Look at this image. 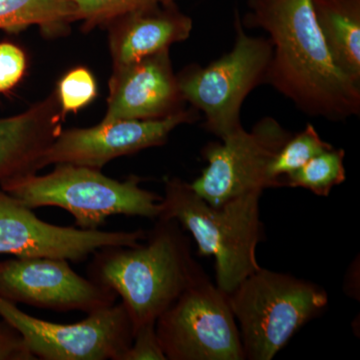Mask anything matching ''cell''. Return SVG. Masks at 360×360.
Returning <instances> with one entry per match:
<instances>
[{
    "instance_id": "cell-20",
    "label": "cell",
    "mask_w": 360,
    "mask_h": 360,
    "mask_svg": "<svg viewBox=\"0 0 360 360\" xmlns=\"http://www.w3.org/2000/svg\"><path fill=\"white\" fill-rule=\"evenodd\" d=\"M167 0H73L75 20L82 30L90 32L96 27H108L125 14L158 6Z\"/></svg>"
},
{
    "instance_id": "cell-3",
    "label": "cell",
    "mask_w": 360,
    "mask_h": 360,
    "mask_svg": "<svg viewBox=\"0 0 360 360\" xmlns=\"http://www.w3.org/2000/svg\"><path fill=\"white\" fill-rule=\"evenodd\" d=\"M262 193L252 191L213 206L191 184L179 177L165 179L160 217L175 219L189 232L198 255L214 257L215 284L227 295L260 269L257 248L264 238L260 219Z\"/></svg>"
},
{
    "instance_id": "cell-9",
    "label": "cell",
    "mask_w": 360,
    "mask_h": 360,
    "mask_svg": "<svg viewBox=\"0 0 360 360\" xmlns=\"http://www.w3.org/2000/svg\"><path fill=\"white\" fill-rule=\"evenodd\" d=\"M291 134L274 117L266 116L250 130L241 127L220 142H210L201 150L207 167L191 182V188L213 206L271 188L267 167Z\"/></svg>"
},
{
    "instance_id": "cell-2",
    "label": "cell",
    "mask_w": 360,
    "mask_h": 360,
    "mask_svg": "<svg viewBox=\"0 0 360 360\" xmlns=\"http://www.w3.org/2000/svg\"><path fill=\"white\" fill-rule=\"evenodd\" d=\"M186 232L176 220L160 217L137 245L108 246L91 255L89 278L122 297L134 335L206 276Z\"/></svg>"
},
{
    "instance_id": "cell-12",
    "label": "cell",
    "mask_w": 360,
    "mask_h": 360,
    "mask_svg": "<svg viewBox=\"0 0 360 360\" xmlns=\"http://www.w3.org/2000/svg\"><path fill=\"white\" fill-rule=\"evenodd\" d=\"M200 118V112L191 108L160 120L101 122L89 129L61 130L40 156L37 170L58 163L101 169L115 158L165 146L176 127Z\"/></svg>"
},
{
    "instance_id": "cell-21",
    "label": "cell",
    "mask_w": 360,
    "mask_h": 360,
    "mask_svg": "<svg viewBox=\"0 0 360 360\" xmlns=\"http://www.w3.org/2000/svg\"><path fill=\"white\" fill-rule=\"evenodd\" d=\"M56 94L61 112L65 117L68 113L77 112L96 98V82L86 68H75L61 78Z\"/></svg>"
},
{
    "instance_id": "cell-17",
    "label": "cell",
    "mask_w": 360,
    "mask_h": 360,
    "mask_svg": "<svg viewBox=\"0 0 360 360\" xmlns=\"http://www.w3.org/2000/svg\"><path fill=\"white\" fill-rule=\"evenodd\" d=\"M75 22L73 0H0V30L18 32L39 26L49 37L65 34Z\"/></svg>"
},
{
    "instance_id": "cell-19",
    "label": "cell",
    "mask_w": 360,
    "mask_h": 360,
    "mask_svg": "<svg viewBox=\"0 0 360 360\" xmlns=\"http://www.w3.org/2000/svg\"><path fill=\"white\" fill-rule=\"evenodd\" d=\"M333 148V144L321 139L314 125L307 124L302 131L291 134L270 161L266 172L270 187H283V177L300 169L314 156Z\"/></svg>"
},
{
    "instance_id": "cell-23",
    "label": "cell",
    "mask_w": 360,
    "mask_h": 360,
    "mask_svg": "<svg viewBox=\"0 0 360 360\" xmlns=\"http://www.w3.org/2000/svg\"><path fill=\"white\" fill-rule=\"evenodd\" d=\"M122 360H167L155 330V322L139 326Z\"/></svg>"
},
{
    "instance_id": "cell-1",
    "label": "cell",
    "mask_w": 360,
    "mask_h": 360,
    "mask_svg": "<svg viewBox=\"0 0 360 360\" xmlns=\"http://www.w3.org/2000/svg\"><path fill=\"white\" fill-rule=\"evenodd\" d=\"M241 20L269 33L272 56L265 82L312 117L341 122L360 113V85L333 61L311 0H248Z\"/></svg>"
},
{
    "instance_id": "cell-4",
    "label": "cell",
    "mask_w": 360,
    "mask_h": 360,
    "mask_svg": "<svg viewBox=\"0 0 360 360\" xmlns=\"http://www.w3.org/2000/svg\"><path fill=\"white\" fill-rule=\"evenodd\" d=\"M141 177L125 180L106 176L101 169L58 163L49 174L16 175L0 188L27 207L54 206L70 212L75 226L97 231L112 215L156 220L163 210L162 196L142 188Z\"/></svg>"
},
{
    "instance_id": "cell-8",
    "label": "cell",
    "mask_w": 360,
    "mask_h": 360,
    "mask_svg": "<svg viewBox=\"0 0 360 360\" xmlns=\"http://www.w3.org/2000/svg\"><path fill=\"white\" fill-rule=\"evenodd\" d=\"M63 324L37 319L0 297V316L20 331L28 349L41 360H122L134 326L122 302Z\"/></svg>"
},
{
    "instance_id": "cell-16",
    "label": "cell",
    "mask_w": 360,
    "mask_h": 360,
    "mask_svg": "<svg viewBox=\"0 0 360 360\" xmlns=\"http://www.w3.org/2000/svg\"><path fill=\"white\" fill-rule=\"evenodd\" d=\"M311 4L335 65L360 85V0H311Z\"/></svg>"
},
{
    "instance_id": "cell-18",
    "label": "cell",
    "mask_w": 360,
    "mask_h": 360,
    "mask_svg": "<svg viewBox=\"0 0 360 360\" xmlns=\"http://www.w3.org/2000/svg\"><path fill=\"white\" fill-rule=\"evenodd\" d=\"M345 151L335 148L322 151L302 167L281 179L283 187H300L317 196L326 198L335 186L347 179Z\"/></svg>"
},
{
    "instance_id": "cell-10",
    "label": "cell",
    "mask_w": 360,
    "mask_h": 360,
    "mask_svg": "<svg viewBox=\"0 0 360 360\" xmlns=\"http://www.w3.org/2000/svg\"><path fill=\"white\" fill-rule=\"evenodd\" d=\"M0 297L16 305L89 314L112 307L118 296L79 276L68 260L15 257L0 262Z\"/></svg>"
},
{
    "instance_id": "cell-13",
    "label": "cell",
    "mask_w": 360,
    "mask_h": 360,
    "mask_svg": "<svg viewBox=\"0 0 360 360\" xmlns=\"http://www.w3.org/2000/svg\"><path fill=\"white\" fill-rule=\"evenodd\" d=\"M169 51L115 68L103 122L160 120L186 110Z\"/></svg>"
},
{
    "instance_id": "cell-5",
    "label": "cell",
    "mask_w": 360,
    "mask_h": 360,
    "mask_svg": "<svg viewBox=\"0 0 360 360\" xmlns=\"http://www.w3.org/2000/svg\"><path fill=\"white\" fill-rule=\"evenodd\" d=\"M227 297L248 360L274 359L328 304V292L319 284L262 267Z\"/></svg>"
},
{
    "instance_id": "cell-14",
    "label": "cell",
    "mask_w": 360,
    "mask_h": 360,
    "mask_svg": "<svg viewBox=\"0 0 360 360\" xmlns=\"http://www.w3.org/2000/svg\"><path fill=\"white\" fill-rule=\"evenodd\" d=\"M112 70L169 51L191 37L193 20L174 0L125 14L108 26Z\"/></svg>"
},
{
    "instance_id": "cell-25",
    "label": "cell",
    "mask_w": 360,
    "mask_h": 360,
    "mask_svg": "<svg viewBox=\"0 0 360 360\" xmlns=\"http://www.w3.org/2000/svg\"><path fill=\"white\" fill-rule=\"evenodd\" d=\"M359 257L354 259L347 269L345 281V291L350 297L359 300Z\"/></svg>"
},
{
    "instance_id": "cell-24",
    "label": "cell",
    "mask_w": 360,
    "mask_h": 360,
    "mask_svg": "<svg viewBox=\"0 0 360 360\" xmlns=\"http://www.w3.org/2000/svg\"><path fill=\"white\" fill-rule=\"evenodd\" d=\"M0 360H37L13 324L0 321Z\"/></svg>"
},
{
    "instance_id": "cell-6",
    "label": "cell",
    "mask_w": 360,
    "mask_h": 360,
    "mask_svg": "<svg viewBox=\"0 0 360 360\" xmlns=\"http://www.w3.org/2000/svg\"><path fill=\"white\" fill-rule=\"evenodd\" d=\"M234 28L231 51L208 65L186 66L177 75L184 101L202 113L203 127L220 141L243 127V104L253 89L264 84L272 56L270 39L248 35L238 13Z\"/></svg>"
},
{
    "instance_id": "cell-15",
    "label": "cell",
    "mask_w": 360,
    "mask_h": 360,
    "mask_svg": "<svg viewBox=\"0 0 360 360\" xmlns=\"http://www.w3.org/2000/svg\"><path fill=\"white\" fill-rule=\"evenodd\" d=\"M65 120L56 91L25 112L0 118V182L37 174L40 156L60 134Z\"/></svg>"
},
{
    "instance_id": "cell-22",
    "label": "cell",
    "mask_w": 360,
    "mask_h": 360,
    "mask_svg": "<svg viewBox=\"0 0 360 360\" xmlns=\"http://www.w3.org/2000/svg\"><path fill=\"white\" fill-rule=\"evenodd\" d=\"M26 66L22 49L13 44H0V92L13 89L25 75Z\"/></svg>"
},
{
    "instance_id": "cell-11",
    "label": "cell",
    "mask_w": 360,
    "mask_h": 360,
    "mask_svg": "<svg viewBox=\"0 0 360 360\" xmlns=\"http://www.w3.org/2000/svg\"><path fill=\"white\" fill-rule=\"evenodd\" d=\"M146 234L142 229L85 231L77 226L49 224L37 217L32 208L0 188V255L82 262L101 248L137 245L146 238Z\"/></svg>"
},
{
    "instance_id": "cell-7",
    "label": "cell",
    "mask_w": 360,
    "mask_h": 360,
    "mask_svg": "<svg viewBox=\"0 0 360 360\" xmlns=\"http://www.w3.org/2000/svg\"><path fill=\"white\" fill-rule=\"evenodd\" d=\"M167 360H245L238 322L227 293L207 274L156 319Z\"/></svg>"
}]
</instances>
